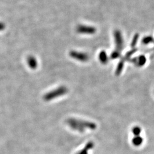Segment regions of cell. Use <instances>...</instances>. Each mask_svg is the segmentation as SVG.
I'll use <instances>...</instances> for the list:
<instances>
[{
  "label": "cell",
  "mask_w": 154,
  "mask_h": 154,
  "mask_svg": "<svg viewBox=\"0 0 154 154\" xmlns=\"http://www.w3.org/2000/svg\"><path fill=\"white\" fill-rule=\"evenodd\" d=\"M77 31L80 33H86V34H93L95 32L96 29L95 27L92 26H84L80 25L77 27Z\"/></svg>",
  "instance_id": "cell-1"
},
{
  "label": "cell",
  "mask_w": 154,
  "mask_h": 154,
  "mask_svg": "<svg viewBox=\"0 0 154 154\" xmlns=\"http://www.w3.org/2000/svg\"><path fill=\"white\" fill-rule=\"evenodd\" d=\"M147 61V59L144 55H141L134 59V64L139 67H142L144 66Z\"/></svg>",
  "instance_id": "cell-2"
},
{
  "label": "cell",
  "mask_w": 154,
  "mask_h": 154,
  "mask_svg": "<svg viewBox=\"0 0 154 154\" xmlns=\"http://www.w3.org/2000/svg\"><path fill=\"white\" fill-rule=\"evenodd\" d=\"M143 142V139L140 136H135L132 140L133 144L135 146H139Z\"/></svg>",
  "instance_id": "cell-3"
},
{
  "label": "cell",
  "mask_w": 154,
  "mask_h": 154,
  "mask_svg": "<svg viewBox=\"0 0 154 154\" xmlns=\"http://www.w3.org/2000/svg\"><path fill=\"white\" fill-rule=\"evenodd\" d=\"M92 147H93V143H88V144L86 146V147H84V149H83L82 150H81L80 151H79V153H78L77 154H88L87 151H88L90 149H92Z\"/></svg>",
  "instance_id": "cell-4"
},
{
  "label": "cell",
  "mask_w": 154,
  "mask_h": 154,
  "mask_svg": "<svg viewBox=\"0 0 154 154\" xmlns=\"http://www.w3.org/2000/svg\"><path fill=\"white\" fill-rule=\"evenodd\" d=\"M132 133L135 136H139L142 133V129L139 126H135L132 129Z\"/></svg>",
  "instance_id": "cell-5"
},
{
  "label": "cell",
  "mask_w": 154,
  "mask_h": 154,
  "mask_svg": "<svg viewBox=\"0 0 154 154\" xmlns=\"http://www.w3.org/2000/svg\"><path fill=\"white\" fill-rule=\"evenodd\" d=\"M4 28H5V25L3 23L0 22V30H3Z\"/></svg>",
  "instance_id": "cell-6"
}]
</instances>
